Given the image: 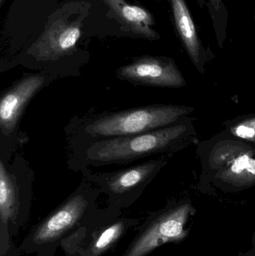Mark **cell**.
<instances>
[{"label": "cell", "instance_id": "19", "mask_svg": "<svg viewBox=\"0 0 255 256\" xmlns=\"http://www.w3.org/2000/svg\"></svg>", "mask_w": 255, "mask_h": 256}, {"label": "cell", "instance_id": "11", "mask_svg": "<svg viewBox=\"0 0 255 256\" xmlns=\"http://www.w3.org/2000/svg\"><path fill=\"white\" fill-rule=\"evenodd\" d=\"M158 166V162L151 161L114 173L108 180L109 189L114 194L127 192L149 178Z\"/></svg>", "mask_w": 255, "mask_h": 256}, {"label": "cell", "instance_id": "18", "mask_svg": "<svg viewBox=\"0 0 255 256\" xmlns=\"http://www.w3.org/2000/svg\"><path fill=\"white\" fill-rule=\"evenodd\" d=\"M0 1H1V2H2L3 0H0Z\"/></svg>", "mask_w": 255, "mask_h": 256}, {"label": "cell", "instance_id": "16", "mask_svg": "<svg viewBox=\"0 0 255 256\" xmlns=\"http://www.w3.org/2000/svg\"><path fill=\"white\" fill-rule=\"evenodd\" d=\"M243 256H255V231L252 238V246L249 250L243 254Z\"/></svg>", "mask_w": 255, "mask_h": 256}, {"label": "cell", "instance_id": "4", "mask_svg": "<svg viewBox=\"0 0 255 256\" xmlns=\"http://www.w3.org/2000/svg\"><path fill=\"white\" fill-rule=\"evenodd\" d=\"M118 78L129 82L153 86L181 88L186 86L182 74L173 60L158 57H143L120 68Z\"/></svg>", "mask_w": 255, "mask_h": 256}, {"label": "cell", "instance_id": "3", "mask_svg": "<svg viewBox=\"0 0 255 256\" xmlns=\"http://www.w3.org/2000/svg\"><path fill=\"white\" fill-rule=\"evenodd\" d=\"M196 210L189 202L165 210L136 239L124 256H146L159 246L179 243L188 236V222Z\"/></svg>", "mask_w": 255, "mask_h": 256}, {"label": "cell", "instance_id": "13", "mask_svg": "<svg viewBox=\"0 0 255 256\" xmlns=\"http://www.w3.org/2000/svg\"><path fill=\"white\" fill-rule=\"evenodd\" d=\"M124 228V224L118 222L103 230L91 244V255L98 256L107 250L121 237Z\"/></svg>", "mask_w": 255, "mask_h": 256}, {"label": "cell", "instance_id": "12", "mask_svg": "<svg viewBox=\"0 0 255 256\" xmlns=\"http://www.w3.org/2000/svg\"><path fill=\"white\" fill-rule=\"evenodd\" d=\"M19 197L15 178L0 161V218L1 224H7L16 216Z\"/></svg>", "mask_w": 255, "mask_h": 256}, {"label": "cell", "instance_id": "9", "mask_svg": "<svg viewBox=\"0 0 255 256\" xmlns=\"http://www.w3.org/2000/svg\"><path fill=\"white\" fill-rule=\"evenodd\" d=\"M172 10L177 30L184 46L196 66L200 63L201 42L194 22L184 0H172Z\"/></svg>", "mask_w": 255, "mask_h": 256}, {"label": "cell", "instance_id": "1", "mask_svg": "<svg viewBox=\"0 0 255 256\" xmlns=\"http://www.w3.org/2000/svg\"><path fill=\"white\" fill-rule=\"evenodd\" d=\"M193 110V108L179 105L128 110L97 118L86 126L85 131L92 136L109 138L143 134L171 126Z\"/></svg>", "mask_w": 255, "mask_h": 256}, {"label": "cell", "instance_id": "10", "mask_svg": "<svg viewBox=\"0 0 255 256\" xmlns=\"http://www.w3.org/2000/svg\"><path fill=\"white\" fill-rule=\"evenodd\" d=\"M254 152L245 150L222 167L217 178L237 186H250L255 184Z\"/></svg>", "mask_w": 255, "mask_h": 256}, {"label": "cell", "instance_id": "15", "mask_svg": "<svg viewBox=\"0 0 255 256\" xmlns=\"http://www.w3.org/2000/svg\"><path fill=\"white\" fill-rule=\"evenodd\" d=\"M232 132L238 138L255 142V116L246 118L232 128Z\"/></svg>", "mask_w": 255, "mask_h": 256}, {"label": "cell", "instance_id": "17", "mask_svg": "<svg viewBox=\"0 0 255 256\" xmlns=\"http://www.w3.org/2000/svg\"><path fill=\"white\" fill-rule=\"evenodd\" d=\"M211 2H212L213 4H214L215 7L218 8V6L220 4L221 0H211Z\"/></svg>", "mask_w": 255, "mask_h": 256}, {"label": "cell", "instance_id": "6", "mask_svg": "<svg viewBox=\"0 0 255 256\" xmlns=\"http://www.w3.org/2000/svg\"><path fill=\"white\" fill-rule=\"evenodd\" d=\"M87 203L83 196L72 197L39 226L33 236L34 242L41 244L61 237L80 219Z\"/></svg>", "mask_w": 255, "mask_h": 256}, {"label": "cell", "instance_id": "2", "mask_svg": "<svg viewBox=\"0 0 255 256\" xmlns=\"http://www.w3.org/2000/svg\"><path fill=\"white\" fill-rule=\"evenodd\" d=\"M186 130L184 124H176L143 134L112 137L91 144L87 156L99 164L132 160L163 150L180 140Z\"/></svg>", "mask_w": 255, "mask_h": 256}, {"label": "cell", "instance_id": "7", "mask_svg": "<svg viewBox=\"0 0 255 256\" xmlns=\"http://www.w3.org/2000/svg\"><path fill=\"white\" fill-rule=\"evenodd\" d=\"M80 34L77 24L56 21L34 45V54L41 60H57L74 48Z\"/></svg>", "mask_w": 255, "mask_h": 256}, {"label": "cell", "instance_id": "8", "mask_svg": "<svg viewBox=\"0 0 255 256\" xmlns=\"http://www.w3.org/2000/svg\"><path fill=\"white\" fill-rule=\"evenodd\" d=\"M106 1L115 16L132 31L145 37L154 38L157 36L151 30L154 20L149 12L139 6L127 4L124 0Z\"/></svg>", "mask_w": 255, "mask_h": 256}, {"label": "cell", "instance_id": "5", "mask_svg": "<svg viewBox=\"0 0 255 256\" xmlns=\"http://www.w3.org/2000/svg\"><path fill=\"white\" fill-rule=\"evenodd\" d=\"M44 78L31 75L21 79L10 87L1 97L0 102V128L4 135L9 136L33 96L41 88Z\"/></svg>", "mask_w": 255, "mask_h": 256}, {"label": "cell", "instance_id": "14", "mask_svg": "<svg viewBox=\"0 0 255 256\" xmlns=\"http://www.w3.org/2000/svg\"><path fill=\"white\" fill-rule=\"evenodd\" d=\"M244 152H245V150L242 146L232 144V142L225 144V146L217 148L214 150V154L211 156V164L214 166H219L222 168L229 160L241 154Z\"/></svg>", "mask_w": 255, "mask_h": 256}]
</instances>
